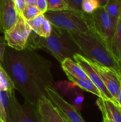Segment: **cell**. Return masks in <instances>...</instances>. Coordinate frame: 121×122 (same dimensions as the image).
Wrapping results in <instances>:
<instances>
[{"instance_id": "obj_29", "label": "cell", "mask_w": 121, "mask_h": 122, "mask_svg": "<svg viewBox=\"0 0 121 122\" xmlns=\"http://www.w3.org/2000/svg\"><path fill=\"white\" fill-rule=\"evenodd\" d=\"M15 4H16V8L19 14L21 15V12L26 7L25 0H15Z\"/></svg>"}, {"instance_id": "obj_34", "label": "cell", "mask_w": 121, "mask_h": 122, "mask_svg": "<svg viewBox=\"0 0 121 122\" xmlns=\"http://www.w3.org/2000/svg\"><path fill=\"white\" fill-rule=\"evenodd\" d=\"M118 64H119L120 68H121V54L120 55V56L118 58Z\"/></svg>"}, {"instance_id": "obj_16", "label": "cell", "mask_w": 121, "mask_h": 122, "mask_svg": "<svg viewBox=\"0 0 121 122\" xmlns=\"http://www.w3.org/2000/svg\"><path fill=\"white\" fill-rule=\"evenodd\" d=\"M111 49L118 60L121 54V13L118 20L116 31L111 43Z\"/></svg>"}, {"instance_id": "obj_11", "label": "cell", "mask_w": 121, "mask_h": 122, "mask_svg": "<svg viewBox=\"0 0 121 122\" xmlns=\"http://www.w3.org/2000/svg\"><path fill=\"white\" fill-rule=\"evenodd\" d=\"M19 16L15 0H0V27L3 33L15 24Z\"/></svg>"}, {"instance_id": "obj_36", "label": "cell", "mask_w": 121, "mask_h": 122, "mask_svg": "<svg viewBox=\"0 0 121 122\" xmlns=\"http://www.w3.org/2000/svg\"><path fill=\"white\" fill-rule=\"evenodd\" d=\"M0 32H1V33H3V32H2V30H1V27H0Z\"/></svg>"}, {"instance_id": "obj_30", "label": "cell", "mask_w": 121, "mask_h": 122, "mask_svg": "<svg viewBox=\"0 0 121 122\" xmlns=\"http://www.w3.org/2000/svg\"><path fill=\"white\" fill-rule=\"evenodd\" d=\"M37 0H25L26 6H36Z\"/></svg>"}, {"instance_id": "obj_12", "label": "cell", "mask_w": 121, "mask_h": 122, "mask_svg": "<svg viewBox=\"0 0 121 122\" xmlns=\"http://www.w3.org/2000/svg\"><path fill=\"white\" fill-rule=\"evenodd\" d=\"M37 105L41 122H66L62 114L48 97H41Z\"/></svg>"}, {"instance_id": "obj_9", "label": "cell", "mask_w": 121, "mask_h": 122, "mask_svg": "<svg viewBox=\"0 0 121 122\" xmlns=\"http://www.w3.org/2000/svg\"><path fill=\"white\" fill-rule=\"evenodd\" d=\"M73 59L75 61H76L81 66V67L86 74L89 80L98 88V89L102 93L104 97L107 99L116 102L113 97H112V95L110 94V92L107 89L105 84H103L99 74L97 73V71L91 65L90 61L81 54H76L73 56Z\"/></svg>"}, {"instance_id": "obj_1", "label": "cell", "mask_w": 121, "mask_h": 122, "mask_svg": "<svg viewBox=\"0 0 121 122\" xmlns=\"http://www.w3.org/2000/svg\"><path fill=\"white\" fill-rule=\"evenodd\" d=\"M2 67L24 101L37 105L47 88L55 89L52 63L35 49L16 50L6 46Z\"/></svg>"}, {"instance_id": "obj_14", "label": "cell", "mask_w": 121, "mask_h": 122, "mask_svg": "<svg viewBox=\"0 0 121 122\" xmlns=\"http://www.w3.org/2000/svg\"><path fill=\"white\" fill-rule=\"evenodd\" d=\"M61 67L66 74H68L73 76L89 80L85 71L81 67V66L75 61L73 59L70 58L65 59L61 63Z\"/></svg>"}, {"instance_id": "obj_19", "label": "cell", "mask_w": 121, "mask_h": 122, "mask_svg": "<svg viewBox=\"0 0 121 122\" xmlns=\"http://www.w3.org/2000/svg\"><path fill=\"white\" fill-rule=\"evenodd\" d=\"M41 13L36 6H26L24 9L21 14V16L26 20L29 21L34 19Z\"/></svg>"}, {"instance_id": "obj_13", "label": "cell", "mask_w": 121, "mask_h": 122, "mask_svg": "<svg viewBox=\"0 0 121 122\" xmlns=\"http://www.w3.org/2000/svg\"><path fill=\"white\" fill-rule=\"evenodd\" d=\"M96 104L111 122H121V107L116 102L98 97Z\"/></svg>"}, {"instance_id": "obj_4", "label": "cell", "mask_w": 121, "mask_h": 122, "mask_svg": "<svg viewBox=\"0 0 121 122\" xmlns=\"http://www.w3.org/2000/svg\"><path fill=\"white\" fill-rule=\"evenodd\" d=\"M44 16L53 26L69 33H86L93 29L91 14L70 9L46 11Z\"/></svg>"}, {"instance_id": "obj_21", "label": "cell", "mask_w": 121, "mask_h": 122, "mask_svg": "<svg viewBox=\"0 0 121 122\" xmlns=\"http://www.w3.org/2000/svg\"><path fill=\"white\" fill-rule=\"evenodd\" d=\"M44 19H45V16L44 14H41L40 15L35 17L34 19H31L29 21H26V22L33 31H34L37 34H39Z\"/></svg>"}, {"instance_id": "obj_3", "label": "cell", "mask_w": 121, "mask_h": 122, "mask_svg": "<svg viewBox=\"0 0 121 122\" xmlns=\"http://www.w3.org/2000/svg\"><path fill=\"white\" fill-rule=\"evenodd\" d=\"M79 47L83 56L90 61L108 67L121 77V69L110 46L95 31L94 29L86 33H70Z\"/></svg>"}, {"instance_id": "obj_7", "label": "cell", "mask_w": 121, "mask_h": 122, "mask_svg": "<svg viewBox=\"0 0 121 122\" xmlns=\"http://www.w3.org/2000/svg\"><path fill=\"white\" fill-rule=\"evenodd\" d=\"M95 31L110 46L117 24L106 11L104 6H99L91 14Z\"/></svg>"}, {"instance_id": "obj_18", "label": "cell", "mask_w": 121, "mask_h": 122, "mask_svg": "<svg viewBox=\"0 0 121 122\" xmlns=\"http://www.w3.org/2000/svg\"><path fill=\"white\" fill-rule=\"evenodd\" d=\"M14 90L15 88L11 79L2 66H0V91L6 92L9 94Z\"/></svg>"}, {"instance_id": "obj_28", "label": "cell", "mask_w": 121, "mask_h": 122, "mask_svg": "<svg viewBox=\"0 0 121 122\" xmlns=\"http://www.w3.org/2000/svg\"><path fill=\"white\" fill-rule=\"evenodd\" d=\"M83 100H84V97H83V94H79V95H78L76 98H75V99H74V101H73V107L78 110V109H81V107H82V104H83Z\"/></svg>"}, {"instance_id": "obj_25", "label": "cell", "mask_w": 121, "mask_h": 122, "mask_svg": "<svg viewBox=\"0 0 121 122\" xmlns=\"http://www.w3.org/2000/svg\"><path fill=\"white\" fill-rule=\"evenodd\" d=\"M6 46L7 45H6V42L4 39V37L0 36V66H1L2 63H3L4 51H5Z\"/></svg>"}, {"instance_id": "obj_22", "label": "cell", "mask_w": 121, "mask_h": 122, "mask_svg": "<svg viewBox=\"0 0 121 122\" xmlns=\"http://www.w3.org/2000/svg\"><path fill=\"white\" fill-rule=\"evenodd\" d=\"M46 2L47 11H58L68 9L64 0H46Z\"/></svg>"}, {"instance_id": "obj_26", "label": "cell", "mask_w": 121, "mask_h": 122, "mask_svg": "<svg viewBox=\"0 0 121 122\" xmlns=\"http://www.w3.org/2000/svg\"><path fill=\"white\" fill-rule=\"evenodd\" d=\"M0 122H6V115L4 107L1 92L0 91Z\"/></svg>"}, {"instance_id": "obj_10", "label": "cell", "mask_w": 121, "mask_h": 122, "mask_svg": "<svg viewBox=\"0 0 121 122\" xmlns=\"http://www.w3.org/2000/svg\"><path fill=\"white\" fill-rule=\"evenodd\" d=\"M90 62L99 74L103 84L116 101L121 87V77L116 71L108 67L101 66L92 61H90Z\"/></svg>"}, {"instance_id": "obj_2", "label": "cell", "mask_w": 121, "mask_h": 122, "mask_svg": "<svg viewBox=\"0 0 121 122\" xmlns=\"http://www.w3.org/2000/svg\"><path fill=\"white\" fill-rule=\"evenodd\" d=\"M26 48L44 49L60 63L66 58L73 59L76 54H82L70 33L53 24L51 32L47 37H42L31 30Z\"/></svg>"}, {"instance_id": "obj_33", "label": "cell", "mask_w": 121, "mask_h": 122, "mask_svg": "<svg viewBox=\"0 0 121 122\" xmlns=\"http://www.w3.org/2000/svg\"><path fill=\"white\" fill-rule=\"evenodd\" d=\"M99 4H100V6H104L105 4H106V2L108 1V0H98Z\"/></svg>"}, {"instance_id": "obj_8", "label": "cell", "mask_w": 121, "mask_h": 122, "mask_svg": "<svg viewBox=\"0 0 121 122\" xmlns=\"http://www.w3.org/2000/svg\"><path fill=\"white\" fill-rule=\"evenodd\" d=\"M46 92L48 99L66 119L71 122H86L78 110L72 104L66 102L56 89L48 87L46 89Z\"/></svg>"}, {"instance_id": "obj_32", "label": "cell", "mask_w": 121, "mask_h": 122, "mask_svg": "<svg viewBox=\"0 0 121 122\" xmlns=\"http://www.w3.org/2000/svg\"><path fill=\"white\" fill-rule=\"evenodd\" d=\"M103 114V122H112L108 117L106 114Z\"/></svg>"}, {"instance_id": "obj_5", "label": "cell", "mask_w": 121, "mask_h": 122, "mask_svg": "<svg viewBox=\"0 0 121 122\" xmlns=\"http://www.w3.org/2000/svg\"><path fill=\"white\" fill-rule=\"evenodd\" d=\"M9 94V93H8ZM9 113L7 122H41L38 105L26 101L22 104L18 102L14 91L9 94Z\"/></svg>"}, {"instance_id": "obj_27", "label": "cell", "mask_w": 121, "mask_h": 122, "mask_svg": "<svg viewBox=\"0 0 121 122\" xmlns=\"http://www.w3.org/2000/svg\"><path fill=\"white\" fill-rule=\"evenodd\" d=\"M36 6L38 8V9L41 11V14L45 13L48 10L46 0H37Z\"/></svg>"}, {"instance_id": "obj_17", "label": "cell", "mask_w": 121, "mask_h": 122, "mask_svg": "<svg viewBox=\"0 0 121 122\" xmlns=\"http://www.w3.org/2000/svg\"><path fill=\"white\" fill-rule=\"evenodd\" d=\"M104 8L113 21L117 24L121 13V0H108Z\"/></svg>"}, {"instance_id": "obj_35", "label": "cell", "mask_w": 121, "mask_h": 122, "mask_svg": "<svg viewBox=\"0 0 121 122\" xmlns=\"http://www.w3.org/2000/svg\"><path fill=\"white\" fill-rule=\"evenodd\" d=\"M63 118L65 119V120H66V122H70V121H68V119H66V118H65L64 117H63Z\"/></svg>"}, {"instance_id": "obj_23", "label": "cell", "mask_w": 121, "mask_h": 122, "mask_svg": "<svg viewBox=\"0 0 121 122\" xmlns=\"http://www.w3.org/2000/svg\"><path fill=\"white\" fill-rule=\"evenodd\" d=\"M51 28H52V24L45 17V19L43 22V24L41 26V30H40V33H39V36H42V37H47L50 35L51 32Z\"/></svg>"}, {"instance_id": "obj_31", "label": "cell", "mask_w": 121, "mask_h": 122, "mask_svg": "<svg viewBox=\"0 0 121 122\" xmlns=\"http://www.w3.org/2000/svg\"><path fill=\"white\" fill-rule=\"evenodd\" d=\"M116 102L120 105V107H121V87H120V90H119V92L118 94V96H117V98L116 99Z\"/></svg>"}, {"instance_id": "obj_24", "label": "cell", "mask_w": 121, "mask_h": 122, "mask_svg": "<svg viewBox=\"0 0 121 122\" xmlns=\"http://www.w3.org/2000/svg\"><path fill=\"white\" fill-rule=\"evenodd\" d=\"M68 9L75 10L79 12H83L81 9L82 0H64ZM84 13V12H83Z\"/></svg>"}, {"instance_id": "obj_20", "label": "cell", "mask_w": 121, "mask_h": 122, "mask_svg": "<svg viewBox=\"0 0 121 122\" xmlns=\"http://www.w3.org/2000/svg\"><path fill=\"white\" fill-rule=\"evenodd\" d=\"M100 6L98 0H82L81 9L83 12L87 14H91Z\"/></svg>"}, {"instance_id": "obj_15", "label": "cell", "mask_w": 121, "mask_h": 122, "mask_svg": "<svg viewBox=\"0 0 121 122\" xmlns=\"http://www.w3.org/2000/svg\"><path fill=\"white\" fill-rule=\"evenodd\" d=\"M68 80L70 81H71L72 83H73L74 84H76L77 86H78L80 89L86 91L88 92L92 93L93 94L96 95L97 97H98L99 98H102L104 99H107L104 97V96L102 94V93L98 89V88L90 81V80H87V79H80V78H77L75 76H73L68 74H66Z\"/></svg>"}, {"instance_id": "obj_6", "label": "cell", "mask_w": 121, "mask_h": 122, "mask_svg": "<svg viewBox=\"0 0 121 122\" xmlns=\"http://www.w3.org/2000/svg\"><path fill=\"white\" fill-rule=\"evenodd\" d=\"M31 31V29L26 21L19 15L15 24L4 33L6 45L16 50L25 49Z\"/></svg>"}]
</instances>
